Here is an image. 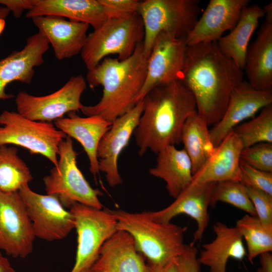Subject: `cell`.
<instances>
[{
    "label": "cell",
    "instance_id": "5bb4252c",
    "mask_svg": "<svg viewBox=\"0 0 272 272\" xmlns=\"http://www.w3.org/2000/svg\"><path fill=\"white\" fill-rule=\"evenodd\" d=\"M143 110V101L142 100L112 122L110 128L99 143L97 152L99 171L105 173L110 187H114L122 182L118 169V157L128 145L139 124Z\"/></svg>",
    "mask_w": 272,
    "mask_h": 272
},
{
    "label": "cell",
    "instance_id": "f1b7e54d",
    "mask_svg": "<svg viewBox=\"0 0 272 272\" xmlns=\"http://www.w3.org/2000/svg\"><path fill=\"white\" fill-rule=\"evenodd\" d=\"M14 146H0V191H18L33 179L30 169Z\"/></svg>",
    "mask_w": 272,
    "mask_h": 272
},
{
    "label": "cell",
    "instance_id": "ba28073f",
    "mask_svg": "<svg viewBox=\"0 0 272 272\" xmlns=\"http://www.w3.org/2000/svg\"><path fill=\"white\" fill-rule=\"evenodd\" d=\"M0 146L14 145L40 154L58 165V147L66 135L51 122L30 120L8 110L0 114Z\"/></svg>",
    "mask_w": 272,
    "mask_h": 272
},
{
    "label": "cell",
    "instance_id": "83f0119b",
    "mask_svg": "<svg viewBox=\"0 0 272 272\" xmlns=\"http://www.w3.org/2000/svg\"><path fill=\"white\" fill-rule=\"evenodd\" d=\"M208 126L206 121L196 113L187 118L182 130L181 143L190 159L192 175L204 165L215 148Z\"/></svg>",
    "mask_w": 272,
    "mask_h": 272
},
{
    "label": "cell",
    "instance_id": "3957f363",
    "mask_svg": "<svg viewBox=\"0 0 272 272\" xmlns=\"http://www.w3.org/2000/svg\"><path fill=\"white\" fill-rule=\"evenodd\" d=\"M148 58L143 41L127 59L105 57L88 70L86 77L89 86H102L103 94L96 104L84 105L82 112L87 116L99 115L112 122L133 108L145 81Z\"/></svg>",
    "mask_w": 272,
    "mask_h": 272
},
{
    "label": "cell",
    "instance_id": "30bf717a",
    "mask_svg": "<svg viewBox=\"0 0 272 272\" xmlns=\"http://www.w3.org/2000/svg\"><path fill=\"white\" fill-rule=\"evenodd\" d=\"M86 88L85 78L78 75L72 77L61 88L49 95L35 96L20 91L15 100L17 112L34 121H54L66 113L81 110L84 105L81 97Z\"/></svg>",
    "mask_w": 272,
    "mask_h": 272
},
{
    "label": "cell",
    "instance_id": "5b68a950",
    "mask_svg": "<svg viewBox=\"0 0 272 272\" xmlns=\"http://www.w3.org/2000/svg\"><path fill=\"white\" fill-rule=\"evenodd\" d=\"M144 35L143 22L138 13L123 18L107 19L88 35L81 52L82 59L88 71L110 54H117L120 60L126 59L143 41Z\"/></svg>",
    "mask_w": 272,
    "mask_h": 272
},
{
    "label": "cell",
    "instance_id": "d6986e66",
    "mask_svg": "<svg viewBox=\"0 0 272 272\" xmlns=\"http://www.w3.org/2000/svg\"><path fill=\"white\" fill-rule=\"evenodd\" d=\"M32 20L38 33L51 44L57 59L70 58L81 53L87 40L89 24L55 16H38Z\"/></svg>",
    "mask_w": 272,
    "mask_h": 272
},
{
    "label": "cell",
    "instance_id": "8992f818",
    "mask_svg": "<svg viewBox=\"0 0 272 272\" xmlns=\"http://www.w3.org/2000/svg\"><path fill=\"white\" fill-rule=\"evenodd\" d=\"M197 0H145L140 1L138 14L144 27V51L148 57L159 34L165 32L185 37L192 30L200 12Z\"/></svg>",
    "mask_w": 272,
    "mask_h": 272
},
{
    "label": "cell",
    "instance_id": "74e56055",
    "mask_svg": "<svg viewBox=\"0 0 272 272\" xmlns=\"http://www.w3.org/2000/svg\"><path fill=\"white\" fill-rule=\"evenodd\" d=\"M0 4L5 6L12 12L15 18H18L24 10L31 9L32 0H0Z\"/></svg>",
    "mask_w": 272,
    "mask_h": 272
},
{
    "label": "cell",
    "instance_id": "603a6c76",
    "mask_svg": "<svg viewBox=\"0 0 272 272\" xmlns=\"http://www.w3.org/2000/svg\"><path fill=\"white\" fill-rule=\"evenodd\" d=\"M216 237L202 246L198 261L208 267L209 272H226L228 260H242L247 256L243 239L236 228L217 222L213 225Z\"/></svg>",
    "mask_w": 272,
    "mask_h": 272
},
{
    "label": "cell",
    "instance_id": "4316f807",
    "mask_svg": "<svg viewBox=\"0 0 272 272\" xmlns=\"http://www.w3.org/2000/svg\"><path fill=\"white\" fill-rule=\"evenodd\" d=\"M264 15L263 9L259 6L248 5L234 28L217 42L221 51L242 70L250 40Z\"/></svg>",
    "mask_w": 272,
    "mask_h": 272
},
{
    "label": "cell",
    "instance_id": "e575fe53",
    "mask_svg": "<svg viewBox=\"0 0 272 272\" xmlns=\"http://www.w3.org/2000/svg\"><path fill=\"white\" fill-rule=\"evenodd\" d=\"M245 187L256 217L264 227L272 229V195L257 189Z\"/></svg>",
    "mask_w": 272,
    "mask_h": 272
},
{
    "label": "cell",
    "instance_id": "ee69618b",
    "mask_svg": "<svg viewBox=\"0 0 272 272\" xmlns=\"http://www.w3.org/2000/svg\"><path fill=\"white\" fill-rule=\"evenodd\" d=\"M6 25L5 19H0V35L3 32Z\"/></svg>",
    "mask_w": 272,
    "mask_h": 272
},
{
    "label": "cell",
    "instance_id": "f6af8a7d",
    "mask_svg": "<svg viewBox=\"0 0 272 272\" xmlns=\"http://www.w3.org/2000/svg\"><path fill=\"white\" fill-rule=\"evenodd\" d=\"M81 272H94L91 268H88V269H85L82 271H81Z\"/></svg>",
    "mask_w": 272,
    "mask_h": 272
},
{
    "label": "cell",
    "instance_id": "e0dca14e",
    "mask_svg": "<svg viewBox=\"0 0 272 272\" xmlns=\"http://www.w3.org/2000/svg\"><path fill=\"white\" fill-rule=\"evenodd\" d=\"M47 39L39 33L26 40L24 47L14 51L0 60V100L14 97L5 92L7 86L16 81L30 84L34 75V68L42 64L43 55L49 49Z\"/></svg>",
    "mask_w": 272,
    "mask_h": 272
},
{
    "label": "cell",
    "instance_id": "7bdbcfd3",
    "mask_svg": "<svg viewBox=\"0 0 272 272\" xmlns=\"http://www.w3.org/2000/svg\"><path fill=\"white\" fill-rule=\"evenodd\" d=\"M10 11V10L6 8V7H0V19H5L7 16L9 15Z\"/></svg>",
    "mask_w": 272,
    "mask_h": 272
},
{
    "label": "cell",
    "instance_id": "9a60e30c",
    "mask_svg": "<svg viewBox=\"0 0 272 272\" xmlns=\"http://www.w3.org/2000/svg\"><path fill=\"white\" fill-rule=\"evenodd\" d=\"M272 104V89L258 90L242 81L233 89L221 119L210 129L215 148L238 124L255 116L264 107Z\"/></svg>",
    "mask_w": 272,
    "mask_h": 272
},
{
    "label": "cell",
    "instance_id": "ac0fdd59",
    "mask_svg": "<svg viewBox=\"0 0 272 272\" xmlns=\"http://www.w3.org/2000/svg\"><path fill=\"white\" fill-rule=\"evenodd\" d=\"M216 183L190 184L170 205L161 210L147 212L149 217L159 223H169L175 216L187 215L194 219L197 228L192 242L200 240L208 226L210 216L208 208Z\"/></svg>",
    "mask_w": 272,
    "mask_h": 272
},
{
    "label": "cell",
    "instance_id": "d4e9b609",
    "mask_svg": "<svg viewBox=\"0 0 272 272\" xmlns=\"http://www.w3.org/2000/svg\"><path fill=\"white\" fill-rule=\"evenodd\" d=\"M243 70L254 88L272 89V20L265 19L255 39L249 45Z\"/></svg>",
    "mask_w": 272,
    "mask_h": 272
},
{
    "label": "cell",
    "instance_id": "52a82bcc",
    "mask_svg": "<svg viewBox=\"0 0 272 272\" xmlns=\"http://www.w3.org/2000/svg\"><path fill=\"white\" fill-rule=\"evenodd\" d=\"M58 155L57 167L54 166L43 179L47 194L55 195L63 206L70 207L78 202L103 209L98 198L102 192L90 185L78 168L77 154L70 137L66 136L60 142Z\"/></svg>",
    "mask_w": 272,
    "mask_h": 272
},
{
    "label": "cell",
    "instance_id": "60d3db41",
    "mask_svg": "<svg viewBox=\"0 0 272 272\" xmlns=\"http://www.w3.org/2000/svg\"><path fill=\"white\" fill-rule=\"evenodd\" d=\"M0 272H17L12 267L8 258L0 251Z\"/></svg>",
    "mask_w": 272,
    "mask_h": 272
},
{
    "label": "cell",
    "instance_id": "d590c367",
    "mask_svg": "<svg viewBox=\"0 0 272 272\" xmlns=\"http://www.w3.org/2000/svg\"><path fill=\"white\" fill-rule=\"evenodd\" d=\"M107 19H120L138 13V0H99Z\"/></svg>",
    "mask_w": 272,
    "mask_h": 272
},
{
    "label": "cell",
    "instance_id": "484cf974",
    "mask_svg": "<svg viewBox=\"0 0 272 272\" xmlns=\"http://www.w3.org/2000/svg\"><path fill=\"white\" fill-rule=\"evenodd\" d=\"M156 165L149 169L152 176L163 179L170 196L176 198L191 184L192 164L185 151L167 145L157 154Z\"/></svg>",
    "mask_w": 272,
    "mask_h": 272
},
{
    "label": "cell",
    "instance_id": "f35d334b",
    "mask_svg": "<svg viewBox=\"0 0 272 272\" xmlns=\"http://www.w3.org/2000/svg\"><path fill=\"white\" fill-rule=\"evenodd\" d=\"M260 267L256 272H272V254L271 252H264L260 255Z\"/></svg>",
    "mask_w": 272,
    "mask_h": 272
},
{
    "label": "cell",
    "instance_id": "836d02e7",
    "mask_svg": "<svg viewBox=\"0 0 272 272\" xmlns=\"http://www.w3.org/2000/svg\"><path fill=\"white\" fill-rule=\"evenodd\" d=\"M240 182L272 195V172L260 170L240 162Z\"/></svg>",
    "mask_w": 272,
    "mask_h": 272
},
{
    "label": "cell",
    "instance_id": "4dcf8cb0",
    "mask_svg": "<svg viewBox=\"0 0 272 272\" xmlns=\"http://www.w3.org/2000/svg\"><path fill=\"white\" fill-rule=\"evenodd\" d=\"M233 131L243 148L259 143H272V104L261 109L257 116L237 125Z\"/></svg>",
    "mask_w": 272,
    "mask_h": 272
},
{
    "label": "cell",
    "instance_id": "ffe728a7",
    "mask_svg": "<svg viewBox=\"0 0 272 272\" xmlns=\"http://www.w3.org/2000/svg\"><path fill=\"white\" fill-rule=\"evenodd\" d=\"M94 272H150L127 232L117 230L101 247L91 267Z\"/></svg>",
    "mask_w": 272,
    "mask_h": 272
},
{
    "label": "cell",
    "instance_id": "8d00e7d4",
    "mask_svg": "<svg viewBox=\"0 0 272 272\" xmlns=\"http://www.w3.org/2000/svg\"><path fill=\"white\" fill-rule=\"evenodd\" d=\"M179 272H199L197 250L194 244H185L182 253L174 260Z\"/></svg>",
    "mask_w": 272,
    "mask_h": 272
},
{
    "label": "cell",
    "instance_id": "7c38bea8",
    "mask_svg": "<svg viewBox=\"0 0 272 272\" xmlns=\"http://www.w3.org/2000/svg\"><path fill=\"white\" fill-rule=\"evenodd\" d=\"M35 238L18 191H0V250L14 258H24L32 252Z\"/></svg>",
    "mask_w": 272,
    "mask_h": 272
},
{
    "label": "cell",
    "instance_id": "9c48e42d",
    "mask_svg": "<svg viewBox=\"0 0 272 272\" xmlns=\"http://www.w3.org/2000/svg\"><path fill=\"white\" fill-rule=\"evenodd\" d=\"M70 212L75 219L77 249L71 272L90 268L97 260L103 244L117 231V221L111 210L98 209L76 202Z\"/></svg>",
    "mask_w": 272,
    "mask_h": 272
},
{
    "label": "cell",
    "instance_id": "cb8c5ba5",
    "mask_svg": "<svg viewBox=\"0 0 272 272\" xmlns=\"http://www.w3.org/2000/svg\"><path fill=\"white\" fill-rule=\"evenodd\" d=\"M55 16L91 25L95 30L107 20L99 0H32L26 17Z\"/></svg>",
    "mask_w": 272,
    "mask_h": 272
},
{
    "label": "cell",
    "instance_id": "f546056e",
    "mask_svg": "<svg viewBox=\"0 0 272 272\" xmlns=\"http://www.w3.org/2000/svg\"><path fill=\"white\" fill-rule=\"evenodd\" d=\"M235 227L246 242L249 262L263 253L271 252L272 229L264 227L257 217L246 214Z\"/></svg>",
    "mask_w": 272,
    "mask_h": 272
},
{
    "label": "cell",
    "instance_id": "7402d4cb",
    "mask_svg": "<svg viewBox=\"0 0 272 272\" xmlns=\"http://www.w3.org/2000/svg\"><path fill=\"white\" fill-rule=\"evenodd\" d=\"M111 124L100 116L82 117L75 112L69 113L67 117L54 121V126L58 129L81 144L89 160L90 171L94 175L99 172L97 156L99 143Z\"/></svg>",
    "mask_w": 272,
    "mask_h": 272
},
{
    "label": "cell",
    "instance_id": "1f68e13d",
    "mask_svg": "<svg viewBox=\"0 0 272 272\" xmlns=\"http://www.w3.org/2000/svg\"><path fill=\"white\" fill-rule=\"evenodd\" d=\"M219 201L229 203L247 214L256 217L246 188L239 181L228 180L216 183L211 195L210 206L214 207Z\"/></svg>",
    "mask_w": 272,
    "mask_h": 272
},
{
    "label": "cell",
    "instance_id": "7a4b0ae2",
    "mask_svg": "<svg viewBox=\"0 0 272 272\" xmlns=\"http://www.w3.org/2000/svg\"><path fill=\"white\" fill-rule=\"evenodd\" d=\"M142 100L143 112L133 132L139 155L179 145L185 121L197 113L191 92L175 81L155 86Z\"/></svg>",
    "mask_w": 272,
    "mask_h": 272
},
{
    "label": "cell",
    "instance_id": "ab89813d",
    "mask_svg": "<svg viewBox=\"0 0 272 272\" xmlns=\"http://www.w3.org/2000/svg\"><path fill=\"white\" fill-rule=\"evenodd\" d=\"M149 266L150 272H179L174 260L162 266Z\"/></svg>",
    "mask_w": 272,
    "mask_h": 272
},
{
    "label": "cell",
    "instance_id": "2e32d148",
    "mask_svg": "<svg viewBox=\"0 0 272 272\" xmlns=\"http://www.w3.org/2000/svg\"><path fill=\"white\" fill-rule=\"evenodd\" d=\"M249 0H211L186 37L187 46L217 42L237 23Z\"/></svg>",
    "mask_w": 272,
    "mask_h": 272
},
{
    "label": "cell",
    "instance_id": "277c9868",
    "mask_svg": "<svg viewBox=\"0 0 272 272\" xmlns=\"http://www.w3.org/2000/svg\"><path fill=\"white\" fill-rule=\"evenodd\" d=\"M111 212L117 221V230L131 235L137 250L147 259L149 266H164L183 251L186 228L154 221L147 212L130 213L120 209Z\"/></svg>",
    "mask_w": 272,
    "mask_h": 272
},
{
    "label": "cell",
    "instance_id": "44dd1931",
    "mask_svg": "<svg viewBox=\"0 0 272 272\" xmlns=\"http://www.w3.org/2000/svg\"><path fill=\"white\" fill-rule=\"evenodd\" d=\"M242 144L232 130L215 148L207 162L192 175L190 184L232 180L240 182V154Z\"/></svg>",
    "mask_w": 272,
    "mask_h": 272
},
{
    "label": "cell",
    "instance_id": "4fadbf2b",
    "mask_svg": "<svg viewBox=\"0 0 272 272\" xmlns=\"http://www.w3.org/2000/svg\"><path fill=\"white\" fill-rule=\"evenodd\" d=\"M185 37L161 32L155 38L148 58L147 75L136 104L155 86L179 81L185 58Z\"/></svg>",
    "mask_w": 272,
    "mask_h": 272
},
{
    "label": "cell",
    "instance_id": "b9f144b4",
    "mask_svg": "<svg viewBox=\"0 0 272 272\" xmlns=\"http://www.w3.org/2000/svg\"><path fill=\"white\" fill-rule=\"evenodd\" d=\"M266 19L272 20V3H269L263 8Z\"/></svg>",
    "mask_w": 272,
    "mask_h": 272
},
{
    "label": "cell",
    "instance_id": "6da1fadb",
    "mask_svg": "<svg viewBox=\"0 0 272 272\" xmlns=\"http://www.w3.org/2000/svg\"><path fill=\"white\" fill-rule=\"evenodd\" d=\"M243 70L219 48L217 42L187 46L180 81L192 94L197 113L209 126L223 116Z\"/></svg>",
    "mask_w": 272,
    "mask_h": 272
},
{
    "label": "cell",
    "instance_id": "d6a6232c",
    "mask_svg": "<svg viewBox=\"0 0 272 272\" xmlns=\"http://www.w3.org/2000/svg\"><path fill=\"white\" fill-rule=\"evenodd\" d=\"M240 161L257 169L272 172V143H259L243 148Z\"/></svg>",
    "mask_w": 272,
    "mask_h": 272
},
{
    "label": "cell",
    "instance_id": "8fae6325",
    "mask_svg": "<svg viewBox=\"0 0 272 272\" xmlns=\"http://www.w3.org/2000/svg\"><path fill=\"white\" fill-rule=\"evenodd\" d=\"M18 193L31 222L35 237L52 241L66 237L75 228V219L54 195L40 194L28 185Z\"/></svg>",
    "mask_w": 272,
    "mask_h": 272
}]
</instances>
